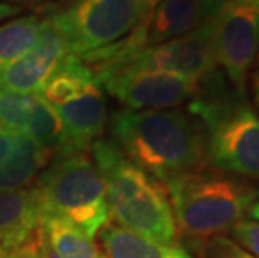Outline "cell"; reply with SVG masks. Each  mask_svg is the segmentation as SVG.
Instances as JSON below:
<instances>
[{
    "label": "cell",
    "instance_id": "cell-12",
    "mask_svg": "<svg viewBox=\"0 0 259 258\" xmlns=\"http://www.w3.org/2000/svg\"><path fill=\"white\" fill-rule=\"evenodd\" d=\"M37 183L20 190H0V248L12 251L40 232L46 218Z\"/></svg>",
    "mask_w": 259,
    "mask_h": 258
},
{
    "label": "cell",
    "instance_id": "cell-20",
    "mask_svg": "<svg viewBox=\"0 0 259 258\" xmlns=\"http://www.w3.org/2000/svg\"><path fill=\"white\" fill-rule=\"evenodd\" d=\"M236 243H239L242 248L247 250L249 253L259 258V223L257 222H242L236 223L233 228L229 230Z\"/></svg>",
    "mask_w": 259,
    "mask_h": 258
},
{
    "label": "cell",
    "instance_id": "cell-6",
    "mask_svg": "<svg viewBox=\"0 0 259 258\" xmlns=\"http://www.w3.org/2000/svg\"><path fill=\"white\" fill-rule=\"evenodd\" d=\"M35 183L47 215L72 223L91 238L109 223L104 181L89 151L54 153Z\"/></svg>",
    "mask_w": 259,
    "mask_h": 258
},
{
    "label": "cell",
    "instance_id": "cell-8",
    "mask_svg": "<svg viewBox=\"0 0 259 258\" xmlns=\"http://www.w3.org/2000/svg\"><path fill=\"white\" fill-rule=\"evenodd\" d=\"M99 62L131 64L137 67L167 70V72L184 76L187 79L199 82L202 86L218 74L212 46V24L211 20H207L199 29L181 35L178 39L136 49V51L117 52L92 64Z\"/></svg>",
    "mask_w": 259,
    "mask_h": 258
},
{
    "label": "cell",
    "instance_id": "cell-15",
    "mask_svg": "<svg viewBox=\"0 0 259 258\" xmlns=\"http://www.w3.org/2000/svg\"><path fill=\"white\" fill-rule=\"evenodd\" d=\"M99 240L107 258H194L179 245L157 243L111 223L101 228Z\"/></svg>",
    "mask_w": 259,
    "mask_h": 258
},
{
    "label": "cell",
    "instance_id": "cell-7",
    "mask_svg": "<svg viewBox=\"0 0 259 258\" xmlns=\"http://www.w3.org/2000/svg\"><path fill=\"white\" fill-rule=\"evenodd\" d=\"M99 86L125 109H172L201 94V84L167 70L131 64L99 62L89 65Z\"/></svg>",
    "mask_w": 259,
    "mask_h": 258
},
{
    "label": "cell",
    "instance_id": "cell-17",
    "mask_svg": "<svg viewBox=\"0 0 259 258\" xmlns=\"http://www.w3.org/2000/svg\"><path fill=\"white\" fill-rule=\"evenodd\" d=\"M42 15L30 14L9 20L0 27V69L27 54L40 35Z\"/></svg>",
    "mask_w": 259,
    "mask_h": 258
},
{
    "label": "cell",
    "instance_id": "cell-9",
    "mask_svg": "<svg viewBox=\"0 0 259 258\" xmlns=\"http://www.w3.org/2000/svg\"><path fill=\"white\" fill-rule=\"evenodd\" d=\"M211 24L216 64L234 91L244 94L259 47V0L231 5L211 19Z\"/></svg>",
    "mask_w": 259,
    "mask_h": 258
},
{
    "label": "cell",
    "instance_id": "cell-21",
    "mask_svg": "<svg viewBox=\"0 0 259 258\" xmlns=\"http://www.w3.org/2000/svg\"><path fill=\"white\" fill-rule=\"evenodd\" d=\"M5 258H49V245L44 235V227L27 243L9 251Z\"/></svg>",
    "mask_w": 259,
    "mask_h": 258
},
{
    "label": "cell",
    "instance_id": "cell-28",
    "mask_svg": "<svg viewBox=\"0 0 259 258\" xmlns=\"http://www.w3.org/2000/svg\"><path fill=\"white\" fill-rule=\"evenodd\" d=\"M7 253H9V251H5L4 248H0V258H5V256H7Z\"/></svg>",
    "mask_w": 259,
    "mask_h": 258
},
{
    "label": "cell",
    "instance_id": "cell-23",
    "mask_svg": "<svg viewBox=\"0 0 259 258\" xmlns=\"http://www.w3.org/2000/svg\"><path fill=\"white\" fill-rule=\"evenodd\" d=\"M15 141V133L5 128L4 124H0V161L9 155V151L12 150Z\"/></svg>",
    "mask_w": 259,
    "mask_h": 258
},
{
    "label": "cell",
    "instance_id": "cell-1",
    "mask_svg": "<svg viewBox=\"0 0 259 258\" xmlns=\"http://www.w3.org/2000/svg\"><path fill=\"white\" fill-rule=\"evenodd\" d=\"M112 142L161 183L207 164L204 131L189 109H122L111 119Z\"/></svg>",
    "mask_w": 259,
    "mask_h": 258
},
{
    "label": "cell",
    "instance_id": "cell-13",
    "mask_svg": "<svg viewBox=\"0 0 259 258\" xmlns=\"http://www.w3.org/2000/svg\"><path fill=\"white\" fill-rule=\"evenodd\" d=\"M207 22L202 0H161L142 27V47L186 35Z\"/></svg>",
    "mask_w": 259,
    "mask_h": 258
},
{
    "label": "cell",
    "instance_id": "cell-11",
    "mask_svg": "<svg viewBox=\"0 0 259 258\" xmlns=\"http://www.w3.org/2000/svg\"><path fill=\"white\" fill-rule=\"evenodd\" d=\"M62 119L65 146L62 151H91V146L102 138L106 128V99L99 82L67 102L54 107Z\"/></svg>",
    "mask_w": 259,
    "mask_h": 258
},
{
    "label": "cell",
    "instance_id": "cell-5",
    "mask_svg": "<svg viewBox=\"0 0 259 258\" xmlns=\"http://www.w3.org/2000/svg\"><path fill=\"white\" fill-rule=\"evenodd\" d=\"M156 0H62L46 9V17L56 27L77 57L127 41L146 25Z\"/></svg>",
    "mask_w": 259,
    "mask_h": 258
},
{
    "label": "cell",
    "instance_id": "cell-19",
    "mask_svg": "<svg viewBox=\"0 0 259 258\" xmlns=\"http://www.w3.org/2000/svg\"><path fill=\"white\" fill-rule=\"evenodd\" d=\"M204 258H257L239 243L223 235L206 238L204 241Z\"/></svg>",
    "mask_w": 259,
    "mask_h": 258
},
{
    "label": "cell",
    "instance_id": "cell-18",
    "mask_svg": "<svg viewBox=\"0 0 259 258\" xmlns=\"http://www.w3.org/2000/svg\"><path fill=\"white\" fill-rule=\"evenodd\" d=\"M40 101V94H20L0 89V124L14 133L29 136Z\"/></svg>",
    "mask_w": 259,
    "mask_h": 258
},
{
    "label": "cell",
    "instance_id": "cell-26",
    "mask_svg": "<svg viewBox=\"0 0 259 258\" xmlns=\"http://www.w3.org/2000/svg\"><path fill=\"white\" fill-rule=\"evenodd\" d=\"M254 97H256V104H257V109H259V70L254 78Z\"/></svg>",
    "mask_w": 259,
    "mask_h": 258
},
{
    "label": "cell",
    "instance_id": "cell-3",
    "mask_svg": "<svg viewBox=\"0 0 259 258\" xmlns=\"http://www.w3.org/2000/svg\"><path fill=\"white\" fill-rule=\"evenodd\" d=\"M218 79L219 72L189 104V113L202 126L207 164L233 176L259 179V116L244 94H231Z\"/></svg>",
    "mask_w": 259,
    "mask_h": 258
},
{
    "label": "cell",
    "instance_id": "cell-16",
    "mask_svg": "<svg viewBox=\"0 0 259 258\" xmlns=\"http://www.w3.org/2000/svg\"><path fill=\"white\" fill-rule=\"evenodd\" d=\"M44 235L56 258H107L94 238L59 216L46 215Z\"/></svg>",
    "mask_w": 259,
    "mask_h": 258
},
{
    "label": "cell",
    "instance_id": "cell-14",
    "mask_svg": "<svg viewBox=\"0 0 259 258\" xmlns=\"http://www.w3.org/2000/svg\"><path fill=\"white\" fill-rule=\"evenodd\" d=\"M54 151L27 134L15 133L9 155L0 161V190H20L32 186L51 164Z\"/></svg>",
    "mask_w": 259,
    "mask_h": 258
},
{
    "label": "cell",
    "instance_id": "cell-22",
    "mask_svg": "<svg viewBox=\"0 0 259 258\" xmlns=\"http://www.w3.org/2000/svg\"><path fill=\"white\" fill-rule=\"evenodd\" d=\"M202 2H204V9H206L207 20H211V19L216 17L221 10L228 9L234 4L247 2V0H202Z\"/></svg>",
    "mask_w": 259,
    "mask_h": 258
},
{
    "label": "cell",
    "instance_id": "cell-27",
    "mask_svg": "<svg viewBox=\"0 0 259 258\" xmlns=\"http://www.w3.org/2000/svg\"><path fill=\"white\" fill-rule=\"evenodd\" d=\"M249 215L252 216V218H256L257 222H259V200L254 203V205L251 206V210H249Z\"/></svg>",
    "mask_w": 259,
    "mask_h": 258
},
{
    "label": "cell",
    "instance_id": "cell-4",
    "mask_svg": "<svg viewBox=\"0 0 259 258\" xmlns=\"http://www.w3.org/2000/svg\"><path fill=\"white\" fill-rule=\"evenodd\" d=\"M179 233L211 238L244 219L259 190L209 164L164 183Z\"/></svg>",
    "mask_w": 259,
    "mask_h": 258
},
{
    "label": "cell",
    "instance_id": "cell-10",
    "mask_svg": "<svg viewBox=\"0 0 259 258\" xmlns=\"http://www.w3.org/2000/svg\"><path fill=\"white\" fill-rule=\"evenodd\" d=\"M67 54L62 35L42 15V29L35 46L20 59L0 69V89L40 94L44 84Z\"/></svg>",
    "mask_w": 259,
    "mask_h": 258
},
{
    "label": "cell",
    "instance_id": "cell-25",
    "mask_svg": "<svg viewBox=\"0 0 259 258\" xmlns=\"http://www.w3.org/2000/svg\"><path fill=\"white\" fill-rule=\"evenodd\" d=\"M0 2H7V4H15V5H37L40 4L42 0H0Z\"/></svg>",
    "mask_w": 259,
    "mask_h": 258
},
{
    "label": "cell",
    "instance_id": "cell-24",
    "mask_svg": "<svg viewBox=\"0 0 259 258\" xmlns=\"http://www.w3.org/2000/svg\"><path fill=\"white\" fill-rule=\"evenodd\" d=\"M22 10H24V7H20V5L0 2V22L9 20V19H14L15 15H19L22 12Z\"/></svg>",
    "mask_w": 259,
    "mask_h": 258
},
{
    "label": "cell",
    "instance_id": "cell-2",
    "mask_svg": "<svg viewBox=\"0 0 259 258\" xmlns=\"http://www.w3.org/2000/svg\"><path fill=\"white\" fill-rule=\"evenodd\" d=\"M91 156L104 181L109 219L147 240L178 245L179 230L166 186L114 144L97 139Z\"/></svg>",
    "mask_w": 259,
    "mask_h": 258
}]
</instances>
